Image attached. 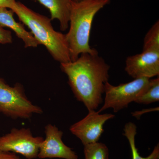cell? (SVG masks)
<instances>
[{"mask_svg":"<svg viewBox=\"0 0 159 159\" xmlns=\"http://www.w3.org/2000/svg\"><path fill=\"white\" fill-rule=\"evenodd\" d=\"M60 68L67 76L69 85L77 100L89 111H96L103 102L110 66L99 53H83L74 61L61 63Z\"/></svg>","mask_w":159,"mask_h":159,"instance_id":"6da1fadb","label":"cell"},{"mask_svg":"<svg viewBox=\"0 0 159 159\" xmlns=\"http://www.w3.org/2000/svg\"><path fill=\"white\" fill-rule=\"evenodd\" d=\"M111 0H85L72 2L69 31L65 34L71 61L83 53H98L89 44L92 24L96 14Z\"/></svg>","mask_w":159,"mask_h":159,"instance_id":"7a4b0ae2","label":"cell"},{"mask_svg":"<svg viewBox=\"0 0 159 159\" xmlns=\"http://www.w3.org/2000/svg\"><path fill=\"white\" fill-rule=\"evenodd\" d=\"M11 10L25 25L40 45L44 46L53 59L60 63L71 61L65 34L55 31L51 19L16 2Z\"/></svg>","mask_w":159,"mask_h":159,"instance_id":"3957f363","label":"cell"},{"mask_svg":"<svg viewBox=\"0 0 159 159\" xmlns=\"http://www.w3.org/2000/svg\"><path fill=\"white\" fill-rule=\"evenodd\" d=\"M0 112L14 119H29L43 111L27 98L22 84L11 87L0 78Z\"/></svg>","mask_w":159,"mask_h":159,"instance_id":"277c9868","label":"cell"},{"mask_svg":"<svg viewBox=\"0 0 159 159\" xmlns=\"http://www.w3.org/2000/svg\"><path fill=\"white\" fill-rule=\"evenodd\" d=\"M150 79L147 78L135 79L130 82L117 86L112 85L108 81L106 83L104 104L98 112L112 108L114 112L116 113L126 108L130 102H135L139 95L146 89Z\"/></svg>","mask_w":159,"mask_h":159,"instance_id":"5b68a950","label":"cell"},{"mask_svg":"<svg viewBox=\"0 0 159 159\" xmlns=\"http://www.w3.org/2000/svg\"><path fill=\"white\" fill-rule=\"evenodd\" d=\"M41 137H34L29 128H13L0 137V149L22 155L27 159L38 157Z\"/></svg>","mask_w":159,"mask_h":159,"instance_id":"8992f818","label":"cell"},{"mask_svg":"<svg viewBox=\"0 0 159 159\" xmlns=\"http://www.w3.org/2000/svg\"><path fill=\"white\" fill-rule=\"evenodd\" d=\"M115 116L111 114H101L95 111H89L84 119L71 125L70 130L80 140L84 146L96 143L104 131L105 122Z\"/></svg>","mask_w":159,"mask_h":159,"instance_id":"52a82bcc","label":"cell"},{"mask_svg":"<svg viewBox=\"0 0 159 159\" xmlns=\"http://www.w3.org/2000/svg\"><path fill=\"white\" fill-rule=\"evenodd\" d=\"M45 129V139L40 145L38 157L78 159L77 154L63 142L62 131L51 124L46 125Z\"/></svg>","mask_w":159,"mask_h":159,"instance_id":"ba28073f","label":"cell"},{"mask_svg":"<svg viewBox=\"0 0 159 159\" xmlns=\"http://www.w3.org/2000/svg\"><path fill=\"white\" fill-rule=\"evenodd\" d=\"M125 70L134 79L159 76V51H142L128 56L125 60Z\"/></svg>","mask_w":159,"mask_h":159,"instance_id":"9c48e42d","label":"cell"},{"mask_svg":"<svg viewBox=\"0 0 159 159\" xmlns=\"http://www.w3.org/2000/svg\"><path fill=\"white\" fill-rule=\"evenodd\" d=\"M6 8H0V25L7 27L14 31L16 35L21 39L25 44V47L36 48L39 43L31 32L27 31L24 25L18 22L14 19V12L11 9Z\"/></svg>","mask_w":159,"mask_h":159,"instance_id":"30bf717a","label":"cell"},{"mask_svg":"<svg viewBox=\"0 0 159 159\" xmlns=\"http://www.w3.org/2000/svg\"><path fill=\"white\" fill-rule=\"evenodd\" d=\"M48 9L51 20L59 21L61 31L69 29L72 0H36Z\"/></svg>","mask_w":159,"mask_h":159,"instance_id":"8fae6325","label":"cell"},{"mask_svg":"<svg viewBox=\"0 0 159 159\" xmlns=\"http://www.w3.org/2000/svg\"><path fill=\"white\" fill-rule=\"evenodd\" d=\"M123 135L128 139L131 150L132 159H159V144L154 148L150 155L146 157L140 155L135 145V136L137 134V126L134 123L129 122L124 126Z\"/></svg>","mask_w":159,"mask_h":159,"instance_id":"7c38bea8","label":"cell"},{"mask_svg":"<svg viewBox=\"0 0 159 159\" xmlns=\"http://www.w3.org/2000/svg\"><path fill=\"white\" fill-rule=\"evenodd\" d=\"M159 100V77L150 79L147 88L136 99L139 104H148Z\"/></svg>","mask_w":159,"mask_h":159,"instance_id":"4fadbf2b","label":"cell"},{"mask_svg":"<svg viewBox=\"0 0 159 159\" xmlns=\"http://www.w3.org/2000/svg\"><path fill=\"white\" fill-rule=\"evenodd\" d=\"M85 159H109V150L105 144L97 142L84 145Z\"/></svg>","mask_w":159,"mask_h":159,"instance_id":"5bb4252c","label":"cell"},{"mask_svg":"<svg viewBox=\"0 0 159 159\" xmlns=\"http://www.w3.org/2000/svg\"><path fill=\"white\" fill-rule=\"evenodd\" d=\"M159 51V21L152 25L145 34L142 51Z\"/></svg>","mask_w":159,"mask_h":159,"instance_id":"9a60e30c","label":"cell"},{"mask_svg":"<svg viewBox=\"0 0 159 159\" xmlns=\"http://www.w3.org/2000/svg\"><path fill=\"white\" fill-rule=\"evenodd\" d=\"M13 41L11 31L6 30L0 25V44H6L11 43Z\"/></svg>","mask_w":159,"mask_h":159,"instance_id":"2e32d148","label":"cell"},{"mask_svg":"<svg viewBox=\"0 0 159 159\" xmlns=\"http://www.w3.org/2000/svg\"><path fill=\"white\" fill-rule=\"evenodd\" d=\"M0 159H22L16 153L0 149Z\"/></svg>","mask_w":159,"mask_h":159,"instance_id":"e0dca14e","label":"cell"},{"mask_svg":"<svg viewBox=\"0 0 159 159\" xmlns=\"http://www.w3.org/2000/svg\"><path fill=\"white\" fill-rule=\"evenodd\" d=\"M16 0H0V8H6L10 9Z\"/></svg>","mask_w":159,"mask_h":159,"instance_id":"ac0fdd59","label":"cell"},{"mask_svg":"<svg viewBox=\"0 0 159 159\" xmlns=\"http://www.w3.org/2000/svg\"><path fill=\"white\" fill-rule=\"evenodd\" d=\"M73 2H82V1H85V0H72Z\"/></svg>","mask_w":159,"mask_h":159,"instance_id":"d6986e66","label":"cell"}]
</instances>
